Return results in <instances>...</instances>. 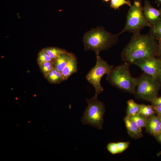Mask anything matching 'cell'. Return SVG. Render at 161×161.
I'll return each mask as SVG.
<instances>
[{"label": "cell", "instance_id": "6", "mask_svg": "<svg viewBox=\"0 0 161 161\" xmlns=\"http://www.w3.org/2000/svg\"><path fill=\"white\" fill-rule=\"evenodd\" d=\"M160 87L157 79L143 72L137 78L134 93L138 98L151 102L157 97Z\"/></svg>", "mask_w": 161, "mask_h": 161}, {"label": "cell", "instance_id": "20", "mask_svg": "<svg viewBox=\"0 0 161 161\" xmlns=\"http://www.w3.org/2000/svg\"><path fill=\"white\" fill-rule=\"evenodd\" d=\"M156 112L151 105H142L140 113L147 118H149L154 114Z\"/></svg>", "mask_w": 161, "mask_h": 161}, {"label": "cell", "instance_id": "29", "mask_svg": "<svg viewBox=\"0 0 161 161\" xmlns=\"http://www.w3.org/2000/svg\"><path fill=\"white\" fill-rule=\"evenodd\" d=\"M157 80L160 83L161 87V69L158 75Z\"/></svg>", "mask_w": 161, "mask_h": 161}, {"label": "cell", "instance_id": "13", "mask_svg": "<svg viewBox=\"0 0 161 161\" xmlns=\"http://www.w3.org/2000/svg\"><path fill=\"white\" fill-rule=\"evenodd\" d=\"M72 53L67 52L59 56L54 61L53 68L62 72L69 60Z\"/></svg>", "mask_w": 161, "mask_h": 161}, {"label": "cell", "instance_id": "32", "mask_svg": "<svg viewBox=\"0 0 161 161\" xmlns=\"http://www.w3.org/2000/svg\"><path fill=\"white\" fill-rule=\"evenodd\" d=\"M103 0L105 2H107L110 1V0Z\"/></svg>", "mask_w": 161, "mask_h": 161}, {"label": "cell", "instance_id": "15", "mask_svg": "<svg viewBox=\"0 0 161 161\" xmlns=\"http://www.w3.org/2000/svg\"><path fill=\"white\" fill-rule=\"evenodd\" d=\"M127 104V116L130 117L140 113L142 105L135 103L131 99L128 100Z\"/></svg>", "mask_w": 161, "mask_h": 161}, {"label": "cell", "instance_id": "1", "mask_svg": "<svg viewBox=\"0 0 161 161\" xmlns=\"http://www.w3.org/2000/svg\"><path fill=\"white\" fill-rule=\"evenodd\" d=\"M157 44L156 39L149 33H133L129 42L122 51V60L132 64L140 59L156 56Z\"/></svg>", "mask_w": 161, "mask_h": 161}, {"label": "cell", "instance_id": "28", "mask_svg": "<svg viewBox=\"0 0 161 161\" xmlns=\"http://www.w3.org/2000/svg\"><path fill=\"white\" fill-rule=\"evenodd\" d=\"M157 140L161 144V132L154 136Z\"/></svg>", "mask_w": 161, "mask_h": 161}, {"label": "cell", "instance_id": "5", "mask_svg": "<svg viewBox=\"0 0 161 161\" xmlns=\"http://www.w3.org/2000/svg\"><path fill=\"white\" fill-rule=\"evenodd\" d=\"M86 101L87 106L82 118V123L101 129L105 111L103 103L98 100L97 97L94 96Z\"/></svg>", "mask_w": 161, "mask_h": 161}, {"label": "cell", "instance_id": "17", "mask_svg": "<svg viewBox=\"0 0 161 161\" xmlns=\"http://www.w3.org/2000/svg\"><path fill=\"white\" fill-rule=\"evenodd\" d=\"M150 28V34L156 39L161 38V18Z\"/></svg>", "mask_w": 161, "mask_h": 161}, {"label": "cell", "instance_id": "3", "mask_svg": "<svg viewBox=\"0 0 161 161\" xmlns=\"http://www.w3.org/2000/svg\"><path fill=\"white\" fill-rule=\"evenodd\" d=\"M129 63H124L113 68L107 75V80L114 86L130 93H134L137 78L131 75Z\"/></svg>", "mask_w": 161, "mask_h": 161}, {"label": "cell", "instance_id": "8", "mask_svg": "<svg viewBox=\"0 0 161 161\" xmlns=\"http://www.w3.org/2000/svg\"><path fill=\"white\" fill-rule=\"evenodd\" d=\"M132 64L139 67L145 73L156 79L161 69V59L156 56L140 59Z\"/></svg>", "mask_w": 161, "mask_h": 161}, {"label": "cell", "instance_id": "26", "mask_svg": "<svg viewBox=\"0 0 161 161\" xmlns=\"http://www.w3.org/2000/svg\"><path fill=\"white\" fill-rule=\"evenodd\" d=\"M153 106H161V96L157 97L154 98L151 102Z\"/></svg>", "mask_w": 161, "mask_h": 161}, {"label": "cell", "instance_id": "10", "mask_svg": "<svg viewBox=\"0 0 161 161\" xmlns=\"http://www.w3.org/2000/svg\"><path fill=\"white\" fill-rule=\"evenodd\" d=\"M124 120L127 132L131 137L137 139L143 136L141 128L130 117L126 116Z\"/></svg>", "mask_w": 161, "mask_h": 161}, {"label": "cell", "instance_id": "21", "mask_svg": "<svg viewBox=\"0 0 161 161\" xmlns=\"http://www.w3.org/2000/svg\"><path fill=\"white\" fill-rule=\"evenodd\" d=\"M54 61L46 62L39 66L40 69L45 78L53 69Z\"/></svg>", "mask_w": 161, "mask_h": 161}, {"label": "cell", "instance_id": "16", "mask_svg": "<svg viewBox=\"0 0 161 161\" xmlns=\"http://www.w3.org/2000/svg\"><path fill=\"white\" fill-rule=\"evenodd\" d=\"M42 49L54 61L61 54L68 52L64 49L54 47H48Z\"/></svg>", "mask_w": 161, "mask_h": 161}, {"label": "cell", "instance_id": "27", "mask_svg": "<svg viewBox=\"0 0 161 161\" xmlns=\"http://www.w3.org/2000/svg\"><path fill=\"white\" fill-rule=\"evenodd\" d=\"M153 107L157 115L161 116V106Z\"/></svg>", "mask_w": 161, "mask_h": 161}, {"label": "cell", "instance_id": "2", "mask_svg": "<svg viewBox=\"0 0 161 161\" xmlns=\"http://www.w3.org/2000/svg\"><path fill=\"white\" fill-rule=\"evenodd\" d=\"M119 35L111 34L102 27L92 29L83 36L84 49L93 50L96 55L99 54L100 51L108 49L116 44Z\"/></svg>", "mask_w": 161, "mask_h": 161}, {"label": "cell", "instance_id": "31", "mask_svg": "<svg viewBox=\"0 0 161 161\" xmlns=\"http://www.w3.org/2000/svg\"><path fill=\"white\" fill-rule=\"evenodd\" d=\"M157 116L158 117L159 119L161 121V116L158 115H157Z\"/></svg>", "mask_w": 161, "mask_h": 161}, {"label": "cell", "instance_id": "33", "mask_svg": "<svg viewBox=\"0 0 161 161\" xmlns=\"http://www.w3.org/2000/svg\"><path fill=\"white\" fill-rule=\"evenodd\" d=\"M29 123H30V122L29 121H28Z\"/></svg>", "mask_w": 161, "mask_h": 161}, {"label": "cell", "instance_id": "7", "mask_svg": "<svg viewBox=\"0 0 161 161\" xmlns=\"http://www.w3.org/2000/svg\"><path fill=\"white\" fill-rule=\"evenodd\" d=\"M96 56L95 65L88 72L86 78L93 86L95 91L94 97H97L103 90L100 84L101 78L104 75L108 74L113 66L101 58L99 54H96Z\"/></svg>", "mask_w": 161, "mask_h": 161}, {"label": "cell", "instance_id": "23", "mask_svg": "<svg viewBox=\"0 0 161 161\" xmlns=\"http://www.w3.org/2000/svg\"><path fill=\"white\" fill-rule=\"evenodd\" d=\"M118 153H122L128 147L129 143L126 142H119L117 143Z\"/></svg>", "mask_w": 161, "mask_h": 161}, {"label": "cell", "instance_id": "30", "mask_svg": "<svg viewBox=\"0 0 161 161\" xmlns=\"http://www.w3.org/2000/svg\"><path fill=\"white\" fill-rule=\"evenodd\" d=\"M155 2L157 4L158 7L160 5H161V0H156Z\"/></svg>", "mask_w": 161, "mask_h": 161}, {"label": "cell", "instance_id": "19", "mask_svg": "<svg viewBox=\"0 0 161 161\" xmlns=\"http://www.w3.org/2000/svg\"><path fill=\"white\" fill-rule=\"evenodd\" d=\"M130 117L141 128L145 127L146 125L148 118L139 113Z\"/></svg>", "mask_w": 161, "mask_h": 161}, {"label": "cell", "instance_id": "24", "mask_svg": "<svg viewBox=\"0 0 161 161\" xmlns=\"http://www.w3.org/2000/svg\"><path fill=\"white\" fill-rule=\"evenodd\" d=\"M106 148L108 151L113 154L118 153L117 143H109L107 144Z\"/></svg>", "mask_w": 161, "mask_h": 161}, {"label": "cell", "instance_id": "18", "mask_svg": "<svg viewBox=\"0 0 161 161\" xmlns=\"http://www.w3.org/2000/svg\"><path fill=\"white\" fill-rule=\"evenodd\" d=\"M37 61V64L40 66L45 63L54 60L42 49L38 54Z\"/></svg>", "mask_w": 161, "mask_h": 161}, {"label": "cell", "instance_id": "14", "mask_svg": "<svg viewBox=\"0 0 161 161\" xmlns=\"http://www.w3.org/2000/svg\"><path fill=\"white\" fill-rule=\"evenodd\" d=\"M50 83L58 84L63 81L62 72L53 68L46 78Z\"/></svg>", "mask_w": 161, "mask_h": 161}, {"label": "cell", "instance_id": "11", "mask_svg": "<svg viewBox=\"0 0 161 161\" xmlns=\"http://www.w3.org/2000/svg\"><path fill=\"white\" fill-rule=\"evenodd\" d=\"M145 127L148 133L155 136L161 132V121L157 116L154 114L148 118Z\"/></svg>", "mask_w": 161, "mask_h": 161}, {"label": "cell", "instance_id": "22", "mask_svg": "<svg viewBox=\"0 0 161 161\" xmlns=\"http://www.w3.org/2000/svg\"><path fill=\"white\" fill-rule=\"evenodd\" d=\"M126 4L131 7V2L129 0H111L110 6L114 10H119V7L123 5Z\"/></svg>", "mask_w": 161, "mask_h": 161}, {"label": "cell", "instance_id": "4", "mask_svg": "<svg viewBox=\"0 0 161 161\" xmlns=\"http://www.w3.org/2000/svg\"><path fill=\"white\" fill-rule=\"evenodd\" d=\"M151 25L146 19L143 11L141 0H134L126 16V24L120 35L125 32L133 33L140 32L145 27Z\"/></svg>", "mask_w": 161, "mask_h": 161}, {"label": "cell", "instance_id": "12", "mask_svg": "<svg viewBox=\"0 0 161 161\" xmlns=\"http://www.w3.org/2000/svg\"><path fill=\"white\" fill-rule=\"evenodd\" d=\"M77 71V62L76 57L72 53L68 63L62 71L63 81L66 80L72 75Z\"/></svg>", "mask_w": 161, "mask_h": 161}, {"label": "cell", "instance_id": "25", "mask_svg": "<svg viewBox=\"0 0 161 161\" xmlns=\"http://www.w3.org/2000/svg\"><path fill=\"white\" fill-rule=\"evenodd\" d=\"M158 42L156 56L161 59V38L157 39Z\"/></svg>", "mask_w": 161, "mask_h": 161}, {"label": "cell", "instance_id": "9", "mask_svg": "<svg viewBox=\"0 0 161 161\" xmlns=\"http://www.w3.org/2000/svg\"><path fill=\"white\" fill-rule=\"evenodd\" d=\"M143 11L146 19L151 26L161 18V8L160 9H157L154 8L148 1H145L144 6L143 7Z\"/></svg>", "mask_w": 161, "mask_h": 161}]
</instances>
